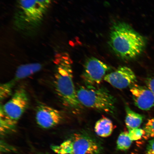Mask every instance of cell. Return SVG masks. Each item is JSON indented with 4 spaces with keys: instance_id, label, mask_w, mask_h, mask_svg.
<instances>
[{
    "instance_id": "obj_20",
    "label": "cell",
    "mask_w": 154,
    "mask_h": 154,
    "mask_svg": "<svg viewBox=\"0 0 154 154\" xmlns=\"http://www.w3.org/2000/svg\"><path fill=\"white\" fill-rule=\"evenodd\" d=\"M144 154H154V138L149 141Z\"/></svg>"
},
{
    "instance_id": "obj_10",
    "label": "cell",
    "mask_w": 154,
    "mask_h": 154,
    "mask_svg": "<svg viewBox=\"0 0 154 154\" xmlns=\"http://www.w3.org/2000/svg\"><path fill=\"white\" fill-rule=\"evenodd\" d=\"M134 104L142 110L147 111L154 106V96L147 87L135 84L130 87Z\"/></svg>"
},
{
    "instance_id": "obj_12",
    "label": "cell",
    "mask_w": 154,
    "mask_h": 154,
    "mask_svg": "<svg viewBox=\"0 0 154 154\" xmlns=\"http://www.w3.org/2000/svg\"><path fill=\"white\" fill-rule=\"evenodd\" d=\"M113 125L110 119L103 117L96 122L95 131L98 136L106 137L110 135L113 132Z\"/></svg>"
},
{
    "instance_id": "obj_1",
    "label": "cell",
    "mask_w": 154,
    "mask_h": 154,
    "mask_svg": "<svg viewBox=\"0 0 154 154\" xmlns=\"http://www.w3.org/2000/svg\"><path fill=\"white\" fill-rule=\"evenodd\" d=\"M54 63L53 84L56 94L62 104L73 112L79 111L82 105L78 100L73 82L72 61L68 54H57Z\"/></svg>"
},
{
    "instance_id": "obj_16",
    "label": "cell",
    "mask_w": 154,
    "mask_h": 154,
    "mask_svg": "<svg viewBox=\"0 0 154 154\" xmlns=\"http://www.w3.org/2000/svg\"><path fill=\"white\" fill-rule=\"evenodd\" d=\"M15 84L11 80L8 82L1 84L0 86V99L3 100L12 94V90Z\"/></svg>"
},
{
    "instance_id": "obj_22",
    "label": "cell",
    "mask_w": 154,
    "mask_h": 154,
    "mask_svg": "<svg viewBox=\"0 0 154 154\" xmlns=\"http://www.w3.org/2000/svg\"></svg>"
},
{
    "instance_id": "obj_11",
    "label": "cell",
    "mask_w": 154,
    "mask_h": 154,
    "mask_svg": "<svg viewBox=\"0 0 154 154\" xmlns=\"http://www.w3.org/2000/svg\"><path fill=\"white\" fill-rule=\"evenodd\" d=\"M41 63H33L20 65L17 68L14 78L11 80L16 84L19 81L27 78L41 70Z\"/></svg>"
},
{
    "instance_id": "obj_13",
    "label": "cell",
    "mask_w": 154,
    "mask_h": 154,
    "mask_svg": "<svg viewBox=\"0 0 154 154\" xmlns=\"http://www.w3.org/2000/svg\"><path fill=\"white\" fill-rule=\"evenodd\" d=\"M125 109L126 112L125 124L128 130L139 128L143 121V116L135 112L128 106H125Z\"/></svg>"
},
{
    "instance_id": "obj_14",
    "label": "cell",
    "mask_w": 154,
    "mask_h": 154,
    "mask_svg": "<svg viewBox=\"0 0 154 154\" xmlns=\"http://www.w3.org/2000/svg\"><path fill=\"white\" fill-rule=\"evenodd\" d=\"M0 131L3 136L14 131L17 122L12 120L5 114L1 107L0 109Z\"/></svg>"
},
{
    "instance_id": "obj_17",
    "label": "cell",
    "mask_w": 154,
    "mask_h": 154,
    "mask_svg": "<svg viewBox=\"0 0 154 154\" xmlns=\"http://www.w3.org/2000/svg\"><path fill=\"white\" fill-rule=\"evenodd\" d=\"M143 138L146 140L154 137V118L149 119L144 127Z\"/></svg>"
},
{
    "instance_id": "obj_5",
    "label": "cell",
    "mask_w": 154,
    "mask_h": 154,
    "mask_svg": "<svg viewBox=\"0 0 154 154\" xmlns=\"http://www.w3.org/2000/svg\"><path fill=\"white\" fill-rule=\"evenodd\" d=\"M57 154H98L101 148L92 138L81 133H75L62 143L51 146Z\"/></svg>"
},
{
    "instance_id": "obj_2",
    "label": "cell",
    "mask_w": 154,
    "mask_h": 154,
    "mask_svg": "<svg viewBox=\"0 0 154 154\" xmlns=\"http://www.w3.org/2000/svg\"><path fill=\"white\" fill-rule=\"evenodd\" d=\"M146 44L145 38L126 23H115L112 27L109 45L115 54L122 59L131 60L139 57Z\"/></svg>"
},
{
    "instance_id": "obj_21",
    "label": "cell",
    "mask_w": 154,
    "mask_h": 154,
    "mask_svg": "<svg viewBox=\"0 0 154 154\" xmlns=\"http://www.w3.org/2000/svg\"><path fill=\"white\" fill-rule=\"evenodd\" d=\"M146 83L147 87L152 92L154 96V77H150L146 79Z\"/></svg>"
},
{
    "instance_id": "obj_8",
    "label": "cell",
    "mask_w": 154,
    "mask_h": 154,
    "mask_svg": "<svg viewBox=\"0 0 154 154\" xmlns=\"http://www.w3.org/2000/svg\"><path fill=\"white\" fill-rule=\"evenodd\" d=\"M63 116L60 111L40 103L36 108L35 120L40 128L45 129L57 126L63 121Z\"/></svg>"
},
{
    "instance_id": "obj_18",
    "label": "cell",
    "mask_w": 154,
    "mask_h": 154,
    "mask_svg": "<svg viewBox=\"0 0 154 154\" xmlns=\"http://www.w3.org/2000/svg\"><path fill=\"white\" fill-rule=\"evenodd\" d=\"M128 132L129 136L132 141L141 139L144 134V130L139 128L128 130Z\"/></svg>"
},
{
    "instance_id": "obj_4",
    "label": "cell",
    "mask_w": 154,
    "mask_h": 154,
    "mask_svg": "<svg viewBox=\"0 0 154 154\" xmlns=\"http://www.w3.org/2000/svg\"><path fill=\"white\" fill-rule=\"evenodd\" d=\"M76 92L78 100L82 105L114 114L116 100L106 88L86 85L79 87Z\"/></svg>"
},
{
    "instance_id": "obj_15",
    "label": "cell",
    "mask_w": 154,
    "mask_h": 154,
    "mask_svg": "<svg viewBox=\"0 0 154 154\" xmlns=\"http://www.w3.org/2000/svg\"><path fill=\"white\" fill-rule=\"evenodd\" d=\"M132 142L129 136L128 132H122L119 136L117 139V149L121 151H126L129 149Z\"/></svg>"
},
{
    "instance_id": "obj_9",
    "label": "cell",
    "mask_w": 154,
    "mask_h": 154,
    "mask_svg": "<svg viewBox=\"0 0 154 154\" xmlns=\"http://www.w3.org/2000/svg\"><path fill=\"white\" fill-rule=\"evenodd\" d=\"M104 80L114 87L122 89L135 84L137 78L131 69L124 66L120 67L114 72L106 75Z\"/></svg>"
},
{
    "instance_id": "obj_19",
    "label": "cell",
    "mask_w": 154,
    "mask_h": 154,
    "mask_svg": "<svg viewBox=\"0 0 154 154\" xmlns=\"http://www.w3.org/2000/svg\"><path fill=\"white\" fill-rule=\"evenodd\" d=\"M40 8L45 15L51 3L52 0H36Z\"/></svg>"
},
{
    "instance_id": "obj_6",
    "label": "cell",
    "mask_w": 154,
    "mask_h": 154,
    "mask_svg": "<svg viewBox=\"0 0 154 154\" xmlns=\"http://www.w3.org/2000/svg\"><path fill=\"white\" fill-rule=\"evenodd\" d=\"M29 103L26 90L23 88H20L15 90L11 99L1 107L8 116L18 122L28 109Z\"/></svg>"
},
{
    "instance_id": "obj_3",
    "label": "cell",
    "mask_w": 154,
    "mask_h": 154,
    "mask_svg": "<svg viewBox=\"0 0 154 154\" xmlns=\"http://www.w3.org/2000/svg\"><path fill=\"white\" fill-rule=\"evenodd\" d=\"M45 15L36 0H17L13 18L14 28L25 36H33L39 29Z\"/></svg>"
},
{
    "instance_id": "obj_7",
    "label": "cell",
    "mask_w": 154,
    "mask_h": 154,
    "mask_svg": "<svg viewBox=\"0 0 154 154\" xmlns=\"http://www.w3.org/2000/svg\"><path fill=\"white\" fill-rule=\"evenodd\" d=\"M110 70V67L106 63L96 58L91 57L85 63L82 77L86 85H97L100 83L106 73Z\"/></svg>"
}]
</instances>
